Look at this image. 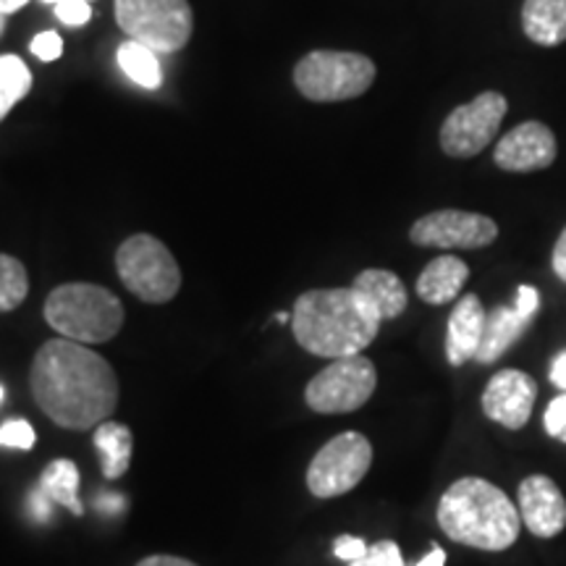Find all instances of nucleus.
I'll use <instances>...</instances> for the list:
<instances>
[{
  "label": "nucleus",
  "instance_id": "f257e3e1",
  "mask_svg": "<svg viewBox=\"0 0 566 566\" xmlns=\"http://www.w3.org/2000/svg\"><path fill=\"white\" fill-rule=\"evenodd\" d=\"M30 386L38 407L66 430H92L118 407V375L97 352L51 338L34 354Z\"/></svg>",
  "mask_w": 566,
  "mask_h": 566
},
{
  "label": "nucleus",
  "instance_id": "f03ea898",
  "mask_svg": "<svg viewBox=\"0 0 566 566\" xmlns=\"http://www.w3.org/2000/svg\"><path fill=\"white\" fill-rule=\"evenodd\" d=\"M380 315L354 289H310L296 296L292 331L296 344L315 357H354L375 342Z\"/></svg>",
  "mask_w": 566,
  "mask_h": 566
},
{
  "label": "nucleus",
  "instance_id": "7ed1b4c3",
  "mask_svg": "<svg viewBox=\"0 0 566 566\" xmlns=\"http://www.w3.org/2000/svg\"><path fill=\"white\" fill-rule=\"evenodd\" d=\"M438 525L462 546L506 551L520 537L522 516L501 488L483 478H462L441 495Z\"/></svg>",
  "mask_w": 566,
  "mask_h": 566
},
{
  "label": "nucleus",
  "instance_id": "20e7f679",
  "mask_svg": "<svg viewBox=\"0 0 566 566\" xmlns=\"http://www.w3.org/2000/svg\"><path fill=\"white\" fill-rule=\"evenodd\" d=\"M45 321L61 338L76 344H105L122 331L124 304L97 283H63L45 300Z\"/></svg>",
  "mask_w": 566,
  "mask_h": 566
},
{
  "label": "nucleus",
  "instance_id": "39448f33",
  "mask_svg": "<svg viewBox=\"0 0 566 566\" xmlns=\"http://www.w3.org/2000/svg\"><path fill=\"white\" fill-rule=\"evenodd\" d=\"M375 74V63L363 53L313 51L294 66V87L313 103H342L365 95Z\"/></svg>",
  "mask_w": 566,
  "mask_h": 566
},
{
  "label": "nucleus",
  "instance_id": "423d86ee",
  "mask_svg": "<svg viewBox=\"0 0 566 566\" xmlns=\"http://www.w3.org/2000/svg\"><path fill=\"white\" fill-rule=\"evenodd\" d=\"M118 279L147 304L171 302L181 289V268L153 233H134L116 250Z\"/></svg>",
  "mask_w": 566,
  "mask_h": 566
},
{
  "label": "nucleus",
  "instance_id": "0eeeda50",
  "mask_svg": "<svg viewBox=\"0 0 566 566\" xmlns=\"http://www.w3.org/2000/svg\"><path fill=\"white\" fill-rule=\"evenodd\" d=\"M116 21L129 40L155 53H179L195 32L189 0H116Z\"/></svg>",
  "mask_w": 566,
  "mask_h": 566
},
{
  "label": "nucleus",
  "instance_id": "6e6552de",
  "mask_svg": "<svg viewBox=\"0 0 566 566\" xmlns=\"http://www.w3.org/2000/svg\"><path fill=\"white\" fill-rule=\"evenodd\" d=\"M378 386V373L363 354L334 359L304 388V401L317 415L357 412Z\"/></svg>",
  "mask_w": 566,
  "mask_h": 566
},
{
  "label": "nucleus",
  "instance_id": "1a4fd4ad",
  "mask_svg": "<svg viewBox=\"0 0 566 566\" xmlns=\"http://www.w3.org/2000/svg\"><path fill=\"white\" fill-rule=\"evenodd\" d=\"M373 464V443L363 433H342L317 451L307 470L315 499H336L363 483Z\"/></svg>",
  "mask_w": 566,
  "mask_h": 566
},
{
  "label": "nucleus",
  "instance_id": "9d476101",
  "mask_svg": "<svg viewBox=\"0 0 566 566\" xmlns=\"http://www.w3.org/2000/svg\"><path fill=\"white\" fill-rule=\"evenodd\" d=\"M509 111L501 92H483L472 103L459 105L441 126V150L449 158H475L495 139Z\"/></svg>",
  "mask_w": 566,
  "mask_h": 566
},
{
  "label": "nucleus",
  "instance_id": "9b49d317",
  "mask_svg": "<svg viewBox=\"0 0 566 566\" xmlns=\"http://www.w3.org/2000/svg\"><path fill=\"white\" fill-rule=\"evenodd\" d=\"M499 226L493 218L467 210H436L422 216L409 239L417 247H436V250H480L495 242Z\"/></svg>",
  "mask_w": 566,
  "mask_h": 566
},
{
  "label": "nucleus",
  "instance_id": "f8f14e48",
  "mask_svg": "<svg viewBox=\"0 0 566 566\" xmlns=\"http://www.w3.org/2000/svg\"><path fill=\"white\" fill-rule=\"evenodd\" d=\"M556 137L546 124L525 122L501 137L493 150V160L501 171L533 174L548 168L556 160Z\"/></svg>",
  "mask_w": 566,
  "mask_h": 566
},
{
  "label": "nucleus",
  "instance_id": "ddd939ff",
  "mask_svg": "<svg viewBox=\"0 0 566 566\" xmlns=\"http://www.w3.org/2000/svg\"><path fill=\"white\" fill-rule=\"evenodd\" d=\"M537 386L527 373L501 370L488 380L483 391V412L488 420L504 424L509 430L525 428L533 415Z\"/></svg>",
  "mask_w": 566,
  "mask_h": 566
},
{
  "label": "nucleus",
  "instance_id": "4468645a",
  "mask_svg": "<svg viewBox=\"0 0 566 566\" xmlns=\"http://www.w3.org/2000/svg\"><path fill=\"white\" fill-rule=\"evenodd\" d=\"M516 509L530 533L556 537L566 527V501L558 485L546 475H530L520 483Z\"/></svg>",
  "mask_w": 566,
  "mask_h": 566
},
{
  "label": "nucleus",
  "instance_id": "2eb2a0df",
  "mask_svg": "<svg viewBox=\"0 0 566 566\" xmlns=\"http://www.w3.org/2000/svg\"><path fill=\"white\" fill-rule=\"evenodd\" d=\"M485 307L478 294H464L457 302L454 313L449 315V331H446V357L449 365L462 367L467 359H475L485 331Z\"/></svg>",
  "mask_w": 566,
  "mask_h": 566
},
{
  "label": "nucleus",
  "instance_id": "dca6fc26",
  "mask_svg": "<svg viewBox=\"0 0 566 566\" xmlns=\"http://www.w3.org/2000/svg\"><path fill=\"white\" fill-rule=\"evenodd\" d=\"M48 501L66 506L74 516L84 514L80 501V470L71 459H55L42 470L40 491L34 495V514L42 522L48 520Z\"/></svg>",
  "mask_w": 566,
  "mask_h": 566
},
{
  "label": "nucleus",
  "instance_id": "f3484780",
  "mask_svg": "<svg viewBox=\"0 0 566 566\" xmlns=\"http://www.w3.org/2000/svg\"><path fill=\"white\" fill-rule=\"evenodd\" d=\"M352 289L380 315V321H394L409 304L405 281L384 268H367L354 279Z\"/></svg>",
  "mask_w": 566,
  "mask_h": 566
},
{
  "label": "nucleus",
  "instance_id": "a211bd4d",
  "mask_svg": "<svg viewBox=\"0 0 566 566\" xmlns=\"http://www.w3.org/2000/svg\"><path fill=\"white\" fill-rule=\"evenodd\" d=\"M470 279V268L457 254H441L433 263L424 265V271L417 279V296L428 304L454 302L459 292Z\"/></svg>",
  "mask_w": 566,
  "mask_h": 566
},
{
  "label": "nucleus",
  "instance_id": "6ab92c4d",
  "mask_svg": "<svg viewBox=\"0 0 566 566\" xmlns=\"http://www.w3.org/2000/svg\"><path fill=\"white\" fill-rule=\"evenodd\" d=\"M533 323V317L520 313L516 304L512 307H495L488 313L485 317V331H483V342H480L478 349V363L480 365H491L501 354L512 349V346L520 342V336L525 334L527 325Z\"/></svg>",
  "mask_w": 566,
  "mask_h": 566
},
{
  "label": "nucleus",
  "instance_id": "aec40b11",
  "mask_svg": "<svg viewBox=\"0 0 566 566\" xmlns=\"http://www.w3.org/2000/svg\"><path fill=\"white\" fill-rule=\"evenodd\" d=\"M522 30L535 45H562L566 40V0H525Z\"/></svg>",
  "mask_w": 566,
  "mask_h": 566
},
{
  "label": "nucleus",
  "instance_id": "412c9836",
  "mask_svg": "<svg viewBox=\"0 0 566 566\" xmlns=\"http://www.w3.org/2000/svg\"><path fill=\"white\" fill-rule=\"evenodd\" d=\"M95 449L103 462V478L118 480L126 475L132 464L134 451V436L132 430L122 422L105 420L95 428Z\"/></svg>",
  "mask_w": 566,
  "mask_h": 566
},
{
  "label": "nucleus",
  "instance_id": "4be33fe9",
  "mask_svg": "<svg viewBox=\"0 0 566 566\" xmlns=\"http://www.w3.org/2000/svg\"><path fill=\"white\" fill-rule=\"evenodd\" d=\"M118 66L132 82H137L145 90H158L163 82V71L158 63V55L147 45H142L137 40H126L116 53Z\"/></svg>",
  "mask_w": 566,
  "mask_h": 566
},
{
  "label": "nucleus",
  "instance_id": "5701e85b",
  "mask_svg": "<svg viewBox=\"0 0 566 566\" xmlns=\"http://www.w3.org/2000/svg\"><path fill=\"white\" fill-rule=\"evenodd\" d=\"M32 71L19 55H0V124L21 97L30 95Z\"/></svg>",
  "mask_w": 566,
  "mask_h": 566
},
{
  "label": "nucleus",
  "instance_id": "b1692460",
  "mask_svg": "<svg viewBox=\"0 0 566 566\" xmlns=\"http://www.w3.org/2000/svg\"><path fill=\"white\" fill-rule=\"evenodd\" d=\"M30 294V273L21 260L0 252V313H11Z\"/></svg>",
  "mask_w": 566,
  "mask_h": 566
},
{
  "label": "nucleus",
  "instance_id": "393cba45",
  "mask_svg": "<svg viewBox=\"0 0 566 566\" xmlns=\"http://www.w3.org/2000/svg\"><path fill=\"white\" fill-rule=\"evenodd\" d=\"M34 441H38V436H34V428L27 420H9L0 428V446L30 451L34 449Z\"/></svg>",
  "mask_w": 566,
  "mask_h": 566
},
{
  "label": "nucleus",
  "instance_id": "a878e982",
  "mask_svg": "<svg viewBox=\"0 0 566 566\" xmlns=\"http://www.w3.org/2000/svg\"><path fill=\"white\" fill-rule=\"evenodd\" d=\"M349 566H405V556H401L399 546L394 541H380L367 548V554Z\"/></svg>",
  "mask_w": 566,
  "mask_h": 566
},
{
  "label": "nucleus",
  "instance_id": "bb28decb",
  "mask_svg": "<svg viewBox=\"0 0 566 566\" xmlns=\"http://www.w3.org/2000/svg\"><path fill=\"white\" fill-rule=\"evenodd\" d=\"M543 424H546V433L556 441L566 443V394H558L551 401L546 415H543Z\"/></svg>",
  "mask_w": 566,
  "mask_h": 566
},
{
  "label": "nucleus",
  "instance_id": "cd10ccee",
  "mask_svg": "<svg viewBox=\"0 0 566 566\" xmlns=\"http://www.w3.org/2000/svg\"><path fill=\"white\" fill-rule=\"evenodd\" d=\"M55 13L66 27H84L92 19L87 0H63V3H55Z\"/></svg>",
  "mask_w": 566,
  "mask_h": 566
},
{
  "label": "nucleus",
  "instance_id": "c85d7f7f",
  "mask_svg": "<svg viewBox=\"0 0 566 566\" xmlns=\"http://www.w3.org/2000/svg\"><path fill=\"white\" fill-rule=\"evenodd\" d=\"M30 51L38 55L40 61L51 63V61H59L61 53H63V40L59 32H40L38 38L32 40Z\"/></svg>",
  "mask_w": 566,
  "mask_h": 566
},
{
  "label": "nucleus",
  "instance_id": "c756f323",
  "mask_svg": "<svg viewBox=\"0 0 566 566\" xmlns=\"http://www.w3.org/2000/svg\"><path fill=\"white\" fill-rule=\"evenodd\" d=\"M367 548H370V546H367L363 537H354V535H342V537H336V541H334L336 558H342V562H346V564L363 558L367 554Z\"/></svg>",
  "mask_w": 566,
  "mask_h": 566
},
{
  "label": "nucleus",
  "instance_id": "7c9ffc66",
  "mask_svg": "<svg viewBox=\"0 0 566 566\" xmlns=\"http://www.w3.org/2000/svg\"><path fill=\"white\" fill-rule=\"evenodd\" d=\"M516 310L520 313H525L530 317H535L537 307H541V296H537V289L535 286H520L516 289Z\"/></svg>",
  "mask_w": 566,
  "mask_h": 566
},
{
  "label": "nucleus",
  "instance_id": "2f4dec72",
  "mask_svg": "<svg viewBox=\"0 0 566 566\" xmlns=\"http://www.w3.org/2000/svg\"><path fill=\"white\" fill-rule=\"evenodd\" d=\"M551 265H554V273L566 283V229L558 237V242L554 247V254H551Z\"/></svg>",
  "mask_w": 566,
  "mask_h": 566
},
{
  "label": "nucleus",
  "instance_id": "473e14b6",
  "mask_svg": "<svg viewBox=\"0 0 566 566\" xmlns=\"http://www.w3.org/2000/svg\"><path fill=\"white\" fill-rule=\"evenodd\" d=\"M551 384H554L562 394H566V349L562 354H556V359L551 363Z\"/></svg>",
  "mask_w": 566,
  "mask_h": 566
},
{
  "label": "nucleus",
  "instance_id": "72a5a7b5",
  "mask_svg": "<svg viewBox=\"0 0 566 566\" xmlns=\"http://www.w3.org/2000/svg\"><path fill=\"white\" fill-rule=\"evenodd\" d=\"M137 566H197V564L187 562V558H179V556H147V558H142Z\"/></svg>",
  "mask_w": 566,
  "mask_h": 566
},
{
  "label": "nucleus",
  "instance_id": "f704fd0d",
  "mask_svg": "<svg viewBox=\"0 0 566 566\" xmlns=\"http://www.w3.org/2000/svg\"><path fill=\"white\" fill-rule=\"evenodd\" d=\"M415 566H446V551L443 548H433L428 556L420 558Z\"/></svg>",
  "mask_w": 566,
  "mask_h": 566
},
{
  "label": "nucleus",
  "instance_id": "c9c22d12",
  "mask_svg": "<svg viewBox=\"0 0 566 566\" xmlns=\"http://www.w3.org/2000/svg\"><path fill=\"white\" fill-rule=\"evenodd\" d=\"M27 3H30V0H0V13L11 17V13H17L19 9H24Z\"/></svg>",
  "mask_w": 566,
  "mask_h": 566
},
{
  "label": "nucleus",
  "instance_id": "e433bc0d",
  "mask_svg": "<svg viewBox=\"0 0 566 566\" xmlns=\"http://www.w3.org/2000/svg\"><path fill=\"white\" fill-rule=\"evenodd\" d=\"M275 321H279V323H286V321H292V315H286V313H279V315H275Z\"/></svg>",
  "mask_w": 566,
  "mask_h": 566
},
{
  "label": "nucleus",
  "instance_id": "4c0bfd02",
  "mask_svg": "<svg viewBox=\"0 0 566 566\" xmlns=\"http://www.w3.org/2000/svg\"><path fill=\"white\" fill-rule=\"evenodd\" d=\"M6 32V13H0V34Z\"/></svg>",
  "mask_w": 566,
  "mask_h": 566
},
{
  "label": "nucleus",
  "instance_id": "58836bf2",
  "mask_svg": "<svg viewBox=\"0 0 566 566\" xmlns=\"http://www.w3.org/2000/svg\"><path fill=\"white\" fill-rule=\"evenodd\" d=\"M42 3H53L55 6V3H63V0H42ZM87 3H90V0H87Z\"/></svg>",
  "mask_w": 566,
  "mask_h": 566
},
{
  "label": "nucleus",
  "instance_id": "ea45409f",
  "mask_svg": "<svg viewBox=\"0 0 566 566\" xmlns=\"http://www.w3.org/2000/svg\"><path fill=\"white\" fill-rule=\"evenodd\" d=\"M3 394H6V391H3V386H0V401H3Z\"/></svg>",
  "mask_w": 566,
  "mask_h": 566
}]
</instances>
